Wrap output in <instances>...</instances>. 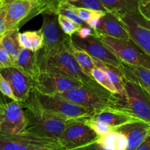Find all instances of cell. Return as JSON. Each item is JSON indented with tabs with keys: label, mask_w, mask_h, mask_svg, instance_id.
<instances>
[{
	"label": "cell",
	"mask_w": 150,
	"mask_h": 150,
	"mask_svg": "<svg viewBox=\"0 0 150 150\" xmlns=\"http://www.w3.org/2000/svg\"><path fill=\"white\" fill-rule=\"evenodd\" d=\"M117 132L116 130L110 132L104 136H99L96 143L102 147L110 150H116Z\"/></svg>",
	"instance_id": "cell-30"
},
{
	"label": "cell",
	"mask_w": 150,
	"mask_h": 150,
	"mask_svg": "<svg viewBox=\"0 0 150 150\" xmlns=\"http://www.w3.org/2000/svg\"><path fill=\"white\" fill-rule=\"evenodd\" d=\"M48 147L62 150L59 140L40 137L23 132L20 134L0 133V150H35Z\"/></svg>",
	"instance_id": "cell-9"
},
{
	"label": "cell",
	"mask_w": 150,
	"mask_h": 150,
	"mask_svg": "<svg viewBox=\"0 0 150 150\" xmlns=\"http://www.w3.org/2000/svg\"><path fill=\"white\" fill-rule=\"evenodd\" d=\"M118 16L127 27L130 39L150 56V21L140 12Z\"/></svg>",
	"instance_id": "cell-14"
},
{
	"label": "cell",
	"mask_w": 150,
	"mask_h": 150,
	"mask_svg": "<svg viewBox=\"0 0 150 150\" xmlns=\"http://www.w3.org/2000/svg\"><path fill=\"white\" fill-rule=\"evenodd\" d=\"M11 66H14V63L0 41V70Z\"/></svg>",
	"instance_id": "cell-35"
},
{
	"label": "cell",
	"mask_w": 150,
	"mask_h": 150,
	"mask_svg": "<svg viewBox=\"0 0 150 150\" xmlns=\"http://www.w3.org/2000/svg\"><path fill=\"white\" fill-rule=\"evenodd\" d=\"M139 12L144 17L150 21V0H141Z\"/></svg>",
	"instance_id": "cell-37"
},
{
	"label": "cell",
	"mask_w": 150,
	"mask_h": 150,
	"mask_svg": "<svg viewBox=\"0 0 150 150\" xmlns=\"http://www.w3.org/2000/svg\"><path fill=\"white\" fill-rule=\"evenodd\" d=\"M0 92L4 96L7 97V98H10L11 100H14L17 101L10 83L1 75V73H0Z\"/></svg>",
	"instance_id": "cell-34"
},
{
	"label": "cell",
	"mask_w": 150,
	"mask_h": 150,
	"mask_svg": "<svg viewBox=\"0 0 150 150\" xmlns=\"http://www.w3.org/2000/svg\"><path fill=\"white\" fill-rule=\"evenodd\" d=\"M14 66L28 75L33 81L40 73L38 63V53L28 48L21 49L14 62Z\"/></svg>",
	"instance_id": "cell-19"
},
{
	"label": "cell",
	"mask_w": 150,
	"mask_h": 150,
	"mask_svg": "<svg viewBox=\"0 0 150 150\" xmlns=\"http://www.w3.org/2000/svg\"><path fill=\"white\" fill-rule=\"evenodd\" d=\"M1 2H2V0H0V7H1Z\"/></svg>",
	"instance_id": "cell-47"
},
{
	"label": "cell",
	"mask_w": 150,
	"mask_h": 150,
	"mask_svg": "<svg viewBox=\"0 0 150 150\" xmlns=\"http://www.w3.org/2000/svg\"><path fill=\"white\" fill-rule=\"evenodd\" d=\"M67 51L73 55L83 73L91 77V72L95 67L94 59L83 50L77 48L71 40V37L67 35L64 41Z\"/></svg>",
	"instance_id": "cell-20"
},
{
	"label": "cell",
	"mask_w": 150,
	"mask_h": 150,
	"mask_svg": "<svg viewBox=\"0 0 150 150\" xmlns=\"http://www.w3.org/2000/svg\"><path fill=\"white\" fill-rule=\"evenodd\" d=\"M71 40L77 48L87 52L92 58L121 69V60L98 37L89 36L82 39L74 34L71 36Z\"/></svg>",
	"instance_id": "cell-13"
},
{
	"label": "cell",
	"mask_w": 150,
	"mask_h": 150,
	"mask_svg": "<svg viewBox=\"0 0 150 150\" xmlns=\"http://www.w3.org/2000/svg\"><path fill=\"white\" fill-rule=\"evenodd\" d=\"M65 1H68V2L70 3H73V2H76V1H78L79 0H65Z\"/></svg>",
	"instance_id": "cell-46"
},
{
	"label": "cell",
	"mask_w": 150,
	"mask_h": 150,
	"mask_svg": "<svg viewBox=\"0 0 150 150\" xmlns=\"http://www.w3.org/2000/svg\"><path fill=\"white\" fill-rule=\"evenodd\" d=\"M94 62H95V67H100L106 73L110 80L111 81L113 84L114 85L116 89L118 91L119 96L120 98H123L125 94L124 81H123L124 75H123L122 70L120 69L114 67V66L105 64V63L99 61L98 59H94Z\"/></svg>",
	"instance_id": "cell-24"
},
{
	"label": "cell",
	"mask_w": 150,
	"mask_h": 150,
	"mask_svg": "<svg viewBox=\"0 0 150 150\" xmlns=\"http://www.w3.org/2000/svg\"><path fill=\"white\" fill-rule=\"evenodd\" d=\"M19 29H13L6 31L0 38L3 47L7 51L13 63L22 48L19 42Z\"/></svg>",
	"instance_id": "cell-23"
},
{
	"label": "cell",
	"mask_w": 150,
	"mask_h": 150,
	"mask_svg": "<svg viewBox=\"0 0 150 150\" xmlns=\"http://www.w3.org/2000/svg\"><path fill=\"white\" fill-rule=\"evenodd\" d=\"M108 11L117 15L139 12L141 0H100Z\"/></svg>",
	"instance_id": "cell-22"
},
{
	"label": "cell",
	"mask_w": 150,
	"mask_h": 150,
	"mask_svg": "<svg viewBox=\"0 0 150 150\" xmlns=\"http://www.w3.org/2000/svg\"><path fill=\"white\" fill-rule=\"evenodd\" d=\"M40 5L41 14L57 15L59 6L63 0H37Z\"/></svg>",
	"instance_id": "cell-31"
},
{
	"label": "cell",
	"mask_w": 150,
	"mask_h": 150,
	"mask_svg": "<svg viewBox=\"0 0 150 150\" xmlns=\"http://www.w3.org/2000/svg\"><path fill=\"white\" fill-rule=\"evenodd\" d=\"M20 103L27 119L25 132L35 136L59 140L67 125L73 120L59 117L42 109L37 103L32 90L27 99Z\"/></svg>",
	"instance_id": "cell-1"
},
{
	"label": "cell",
	"mask_w": 150,
	"mask_h": 150,
	"mask_svg": "<svg viewBox=\"0 0 150 150\" xmlns=\"http://www.w3.org/2000/svg\"><path fill=\"white\" fill-rule=\"evenodd\" d=\"M115 130L127 138V150H136L149 136L150 123L142 120H136L116 127Z\"/></svg>",
	"instance_id": "cell-16"
},
{
	"label": "cell",
	"mask_w": 150,
	"mask_h": 150,
	"mask_svg": "<svg viewBox=\"0 0 150 150\" xmlns=\"http://www.w3.org/2000/svg\"><path fill=\"white\" fill-rule=\"evenodd\" d=\"M105 14V13H103V14L98 15V16H95V17L92 18V19H90V20H89L86 24H87L88 26H89V27L92 28V29H94V30L97 32V29H98V26H99L100 23L101 18H102V17Z\"/></svg>",
	"instance_id": "cell-40"
},
{
	"label": "cell",
	"mask_w": 150,
	"mask_h": 150,
	"mask_svg": "<svg viewBox=\"0 0 150 150\" xmlns=\"http://www.w3.org/2000/svg\"><path fill=\"white\" fill-rule=\"evenodd\" d=\"M3 4L5 8L7 31L20 29L29 20L41 14L37 0H3Z\"/></svg>",
	"instance_id": "cell-8"
},
{
	"label": "cell",
	"mask_w": 150,
	"mask_h": 150,
	"mask_svg": "<svg viewBox=\"0 0 150 150\" xmlns=\"http://www.w3.org/2000/svg\"><path fill=\"white\" fill-rule=\"evenodd\" d=\"M73 7H74L75 11L77 13L79 17L82 20V21L84 22L85 23H87L90 19H92V18L95 17V16H98V15L103 14V13H105V12L98 11V10H90V9L83 8V7H76V6L75 5H73Z\"/></svg>",
	"instance_id": "cell-33"
},
{
	"label": "cell",
	"mask_w": 150,
	"mask_h": 150,
	"mask_svg": "<svg viewBox=\"0 0 150 150\" xmlns=\"http://www.w3.org/2000/svg\"><path fill=\"white\" fill-rule=\"evenodd\" d=\"M91 78L93 79L97 83H99L101 86L104 87L112 94L118 95V91L110 80L108 75L101 68L95 67V68L92 69L91 72Z\"/></svg>",
	"instance_id": "cell-26"
},
{
	"label": "cell",
	"mask_w": 150,
	"mask_h": 150,
	"mask_svg": "<svg viewBox=\"0 0 150 150\" xmlns=\"http://www.w3.org/2000/svg\"><path fill=\"white\" fill-rule=\"evenodd\" d=\"M19 42L22 48L38 51L43 46V35L41 29L19 34Z\"/></svg>",
	"instance_id": "cell-25"
},
{
	"label": "cell",
	"mask_w": 150,
	"mask_h": 150,
	"mask_svg": "<svg viewBox=\"0 0 150 150\" xmlns=\"http://www.w3.org/2000/svg\"><path fill=\"white\" fill-rule=\"evenodd\" d=\"M68 150H98V144L96 142H94V143L90 144L85 145V146Z\"/></svg>",
	"instance_id": "cell-41"
},
{
	"label": "cell",
	"mask_w": 150,
	"mask_h": 150,
	"mask_svg": "<svg viewBox=\"0 0 150 150\" xmlns=\"http://www.w3.org/2000/svg\"><path fill=\"white\" fill-rule=\"evenodd\" d=\"M86 125L89 126L97 134L98 136H102L110 132L115 130V127L109 125L105 124V123L95 121V120H92L90 117L89 118H83L81 119Z\"/></svg>",
	"instance_id": "cell-29"
},
{
	"label": "cell",
	"mask_w": 150,
	"mask_h": 150,
	"mask_svg": "<svg viewBox=\"0 0 150 150\" xmlns=\"http://www.w3.org/2000/svg\"><path fill=\"white\" fill-rule=\"evenodd\" d=\"M76 7H83V8L90 9L93 10H98V11L108 12V9L103 5L100 0H79L76 2L70 3Z\"/></svg>",
	"instance_id": "cell-32"
},
{
	"label": "cell",
	"mask_w": 150,
	"mask_h": 150,
	"mask_svg": "<svg viewBox=\"0 0 150 150\" xmlns=\"http://www.w3.org/2000/svg\"><path fill=\"white\" fill-rule=\"evenodd\" d=\"M98 150H110V149H105V148L102 147V146H100V145L98 144Z\"/></svg>",
	"instance_id": "cell-45"
},
{
	"label": "cell",
	"mask_w": 150,
	"mask_h": 150,
	"mask_svg": "<svg viewBox=\"0 0 150 150\" xmlns=\"http://www.w3.org/2000/svg\"><path fill=\"white\" fill-rule=\"evenodd\" d=\"M97 32L118 39H130L127 27L120 16L111 11L103 16Z\"/></svg>",
	"instance_id": "cell-18"
},
{
	"label": "cell",
	"mask_w": 150,
	"mask_h": 150,
	"mask_svg": "<svg viewBox=\"0 0 150 150\" xmlns=\"http://www.w3.org/2000/svg\"><path fill=\"white\" fill-rule=\"evenodd\" d=\"M136 150H150V133Z\"/></svg>",
	"instance_id": "cell-42"
},
{
	"label": "cell",
	"mask_w": 150,
	"mask_h": 150,
	"mask_svg": "<svg viewBox=\"0 0 150 150\" xmlns=\"http://www.w3.org/2000/svg\"><path fill=\"white\" fill-rule=\"evenodd\" d=\"M120 70L126 79L150 89V69L122 62Z\"/></svg>",
	"instance_id": "cell-21"
},
{
	"label": "cell",
	"mask_w": 150,
	"mask_h": 150,
	"mask_svg": "<svg viewBox=\"0 0 150 150\" xmlns=\"http://www.w3.org/2000/svg\"><path fill=\"white\" fill-rule=\"evenodd\" d=\"M32 93L38 105L42 109L59 117L81 120L92 117L96 113L94 110L70 102L58 95H47L39 93L35 88L32 89Z\"/></svg>",
	"instance_id": "cell-4"
},
{
	"label": "cell",
	"mask_w": 150,
	"mask_h": 150,
	"mask_svg": "<svg viewBox=\"0 0 150 150\" xmlns=\"http://www.w3.org/2000/svg\"><path fill=\"white\" fill-rule=\"evenodd\" d=\"M143 87L144 88L145 91H146V92H147L148 95H149V97H150V89H149V88H147V87H145V86H143Z\"/></svg>",
	"instance_id": "cell-44"
},
{
	"label": "cell",
	"mask_w": 150,
	"mask_h": 150,
	"mask_svg": "<svg viewBox=\"0 0 150 150\" xmlns=\"http://www.w3.org/2000/svg\"><path fill=\"white\" fill-rule=\"evenodd\" d=\"M38 65L40 71L53 72L72 77L81 81L83 84H99L83 73L73 55L67 51L64 42L54 53L40 62Z\"/></svg>",
	"instance_id": "cell-3"
},
{
	"label": "cell",
	"mask_w": 150,
	"mask_h": 150,
	"mask_svg": "<svg viewBox=\"0 0 150 150\" xmlns=\"http://www.w3.org/2000/svg\"><path fill=\"white\" fill-rule=\"evenodd\" d=\"M79 105L94 110L95 112L107 108H120V98L100 84L87 85L70 89L57 95Z\"/></svg>",
	"instance_id": "cell-2"
},
{
	"label": "cell",
	"mask_w": 150,
	"mask_h": 150,
	"mask_svg": "<svg viewBox=\"0 0 150 150\" xmlns=\"http://www.w3.org/2000/svg\"><path fill=\"white\" fill-rule=\"evenodd\" d=\"M42 27L43 35V46L38 53V63L54 53L64 42L67 35L63 32L58 22V16L55 14H42Z\"/></svg>",
	"instance_id": "cell-12"
},
{
	"label": "cell",
	"mask_w": 150,
	"mask_h": 150,
	"mask_svg": "<svg viewBox=\"0 0 150 150\" xmlns=\"http://www.w3.org/2000/svg\"><path fill=\"white\" fill-rule=\"evenodd\" d=\"M96 37L100 39L123 62L150 69V56L131 39H118L98 32H97Z\"/></svg>",
	"instance_id": "cell-5"
},
{
	"label": "cell",
	"mask_w": 150,
	"mask_h": 150,
	"mask_svg": "<svg viewBox=\"0 0 150 150\" xmlns=\"http://www.w3.org/2000/svg\"><path fill=\"white\" fill-rule=\"evenodd\" d=\"M5 8L3 4V0L1 2V5L0 7V38L2 36L3 34L7 31V27H6L5 23Z\"/></svg>",
	"instance_id": "cell-39"
},
{
	"label": "cell",
	"mask_w": 150,
	"mask_h": 150,
	"mask_svg": "<svg viewBox=\"0 0 150 150\" xmlns=\"http://www.w3.org/2000/svg\"><path fill=\"white\" fill-rule=\"evenodd\" d=\"M125 94L120 98V106L138 118L150 123V97L137 82L123 77Z\"/></svg>",
	"instance_id": "cell-6"
},
{
	"label": "cell",
	"mask_w": 150,
	"mask_h": 150,
	"mask_svg": "<svg viewBox=\"0 0 150 150\" xmlns=\"http://www.w3.org/2000/svg\"><path fill=\"white\" fill-rule=\"evenodd\" d=\"M0 73L10 83L17 101L26 100L34 88L33 80L15 66L1 69Z\"/></svg>",
	"instance_id": "cell-15"
},
{
	"label": "cell",
	"mask_w": 150,
	"mask_h": 150,
	"mask_svg": "<svg viewBox=\"0 0 150 150\" xmlns=\"http://www.w3.org/2000/svg\"><path fill=\"white\" fill-rule=\"evenodd\" d=\"M98 135L83 120H72L60 136L62 150L80 147L96 142Z\"/></svg>",
	"instance_id": "cell-11"
},
{
	"label": "cell",
	"mask_w": 150,
	"mask_h": 150,
	"mask_svg": "<svg viewBox=\"0 0 150 150\" xmlns=\"http://www.w3.org/2000/svg\"><path fill=\"white\" fill-rule=\"evenodd\" d=\"M57 16H58V22L60 28L65 35L70 37L76 33L79 30V29L83 26L77 24L73 20L68 18L63 15L58 14Z\"/></svg>",
	"instance_id": "cell-28"
},
{
	"label": "cell",
	"mask_w": 150,
	"mask_h": 150,
	"mask_svg": "<svg viewBox=\"0 0 150 150\" xmlns=\"http://www.w3.org/2000/svg\"><path fill=\"white\" fill-rule=\"evenodd\" d=\"M83 85L77 79L49 71H40L34 81V88L39 93L47 95H59Z\"/></svg>",
	"instance_id": "cell-10"
},
{
	"label": "cell",
	"mask_w": 150,
	"mask_h": 150,
	"mask_svg": "<svg viewBox=\"0 0 150 150\" xmlns=\"http://www.w3.org/2000/svg\"><path fill=\"white\" fill-rule=\"evenodd\" d=\"M92 120L109 125L114 127H120L125 124L141 120L125 108H107L95 113Z\"/></svg>",
	"instance_id": "cell-17"
},
{
	"label": "cell",
	"mask_w": 150,
	"mask_h": 150,
	"mask_svg": "<svg viewBox=\"0 0 150 150\" xmlns=\"http://www.w3.org/2000/svg\"><path fill=\"white\" fill-rule=\"evenodd\" d=\"M127 138L122 133L117 132V142H116V150H127Z\"/></svg>",
	"instance_id": "cell-38"
},
{
	"label": "cell",
	"mask_w": 150,
	"mask_h": 150,
	"mask_svg": "<svg viewBox=\"0 0 150 150\" xmlns=\"http://www.w3.org/2000/svg\"><path fill=\"white\" fill-rule=\"evenodd\" d=\"M27 119L18 101L0 97V133L20 134L25 132Z\"/></svg>",
	"instance_id": "cell-7"
},
{
	"label": "cell",
	"mask_w": 150,
	"mask_h": 150,
	"mask_svg": "<svg viewBox=\"0 0 150 150\" xmlns=\"http://www.w3.org/2000/svg\"><path fill=\"white\" fill-rule=\"evenodd\" d=\"M35 150H58V149H52V148H48V147H42V148H38V149Z\"/></svg>",
	"instance_id": "cell-43"
},
{
	"label": "cell",
	"mask_w": 150,
	"mask_h": 150,
	"mask_svg": "<svg viewBox=\"0 0 150 150\" xmlns=\"http://www.w3.org/2000/svg\"><path fill=\"white\" fill-rule=\"evenodd\" d=\"M58 14L63 15V16H66L68 18L73 20L77 24L80 25V26H83V21L79 17L77 13H76L73 4H70L68 1H65V0H63L60 3L58 10H57V15Z\"/></svg>",
	"instance_id": "cell-27"
},
{
	"label": "cell",
	"mask_w": 150,
	"mask_h": 150,
	"mask_svg": "<svg viewBox=\"0 0 150 150\" xmlns=\"http://www.w3.org/2000/svg\"><path fill=\"white\" fill-rule=\"evenodd\" d=\"M76 35L79 37V38H82V39H85L87 38L89 36H97V32L90 28L89 26H83L79 29V30L76 32Z\"/></svg>",
	"instance_id": "cell-36"
}]
</instances>
